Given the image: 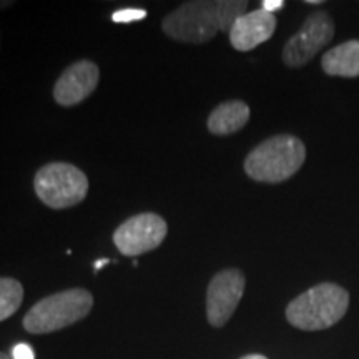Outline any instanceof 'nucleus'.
I'll list each match as a JSON object with an SVG mask.
<instances>
[{"label": "nucleus", "mask_w": 359, "mask_h": 359, "mask_svg": "<svg viewBox=\"0 0 359 359\" xmlns=\"http://www.w3.org/2000/svg\"><path fill=\"white\" fill-rule=\"evenodd\" d=\"M248 12L245 0H191L182 4L161 22L170 39L183 43H206L218 32L230 34L235 22Z\"/></svg>", "instance_id": "obj_1"}, {"label": "nucleus", "mask_w": 359, "mask_h": 359, "mask_svg": "<svg viewBox=\"0 0 359 359\" xmlns=\"http://www.w3.org/2000/svg\"><path fill=\"white\" fill-rule=\"evenodd\" d=\"M306 160V147L293 135H275L259 143L245 160V173L259 183H281Z\"/></svg>", "instance_id": "obj_2"}, {"label": "nucleus", "mask_w": 359, "mask_h": 359, "mask_svg": "<svg viewBox=\"0 0 359 359\" xmlns=\"http://www.w3.org/2000/svg\"><path fill=\"white\" fill-rule=\"evenodd\" d=\"M349 306V293L334 283H321L296 296L286 308V320L303 331H321L336 325Z\"/></svg>", "instance_id": "obj_3"}, {"label": "nucleus", "mask_w": 359, "mask_h": 359, "mask_svg": "<svg viewBox=\"0 0 359 359\" xmlns=\"http://www.w3.org/2000/svg\"><path fill=\"white\" fill-rule=\"evenodd\" d=\"M93 308V296L83 288H72L42 298L29 309L24 327L30 334H48L88 316Z\"/></svg>", "instance_id": "obj_4"}, {"label": "nucleus", "mask_w": 359, "mask_h": 359, "mask_svg": "<svg viewBox=\"0 0 359 359\" xmlns=\"http://www.w3.org/2000/svg\"><path fill=\"white\" fill-rule=\"evenodd\" d=\"M39 200L52 210H65L82 203L88 193V178L75 165L55 161L43 165L34 177Z\"/></svg>", "instance_id": "obj_5"}, {"label": "nucleus", "mask_w": 359, "mask_h": 359, "mask_svg": "<svg viewBox=\"0 0 359 359\" xmlns=\"http://www.w3.org/2000/svg\"><path fill=\"white\" fill-rule=\"evenodd\" d=\"M168 224L156 213H140L125 219L114 233V243L123 257H140L154 251L167 238Z\"/></svg>", "instance_id": "obj_6"}, {"label": "nucleus", "mask_w": 359, "mask_h": 359, "mask_svg": "<svg viewBox=\"0 0 359 359\" xmlns=\"http://www.w3.org/2000/svg\"><path fill=\"white\" fill-rule=\"evenodd\" d=\"M334 37V24L325 11L309 13L302 29L286 42L283 48V62L291 69L306 65L311 58L326 47Z\"/></svg>", "instance_id": "obj_7"}, {"label": "nucleus", "mask_w": 359, "mask_h": 359, "mask_svg": "<svg viewBox=\"0 0 359 359\" xmlns=\"http://www.w3.org/2000/svg\"><path fill=\"white\" fill-rule=\"evenodd\" d=\"M246 278L236 268L222 269L210 281L206 290V318L213 327H222L230 321L243 298Z\"/></svg>", "instance_id": "obj_8"}, {"label": "nucleus", "mask_w": 359, "mask_h": 359, "mask_svg": "<svg viewBox=\"0 0 359 359\" xmlns=\"http://www.w3.org/2000/svg\"><path fill=\"white\" fill-rule=\"evenodd\" d=\"M100 69L92 60H79L67 67L53 85V98L58 105L74 107L95 92Z\"/></svg>", "instance_id": "obj_9"}, {"label": "nucleus", "mask_w": 359, "mask_h": 359, "mask_svg": "<svg viewBox=\"0 0 359 359\" xmlns=\"http://www.w3.org/2000/svg\"><path fill=\"white\" fill-rule=\"evenodd\" d=\"M276 17L263 8L246 12L230 30V43L238 52H250L273 37L276 30Z\"/></svg>", "instance_id": "obj_10"}, {"label": "nucleus", "mask_w": 359, "mask_h": 359, "mask_svg": "<svg viewBox=\"0 0 359 359\" xmlns=\"http://www.w3.org/2000/svg\"><path fill=\"white\" fill-rule=\"evenodd\" d=\"M250 107L241 100H228L219 103L208 120L206 127L213 135H231L240 132L250 120Z\"/></svg>", "instance_id": "obj_11"}, {"label": "nucleus", "mask_w": 359, "mask_h": 359, "mask_svg": "<svg viewBox=\"0 0 359 359\" xmlns=\"http://www.w3.org/2000/svg\"><path fill=\"white\" fill-rule=\"evenodd\" d=\"M321 67L331 77H359V40H349L327 50L321 58Z\"/></svg>", "instance_id": "obj_12"}, {"label": "nucleus", "mask_w": 359, "mask_h": 359, "mask_svg": "<svg viewBox=\"0 0 359 359\" xmlns=\"http://www.w3.org/2000/svg\"><path fill=\"white\" fill-rule=\"evenodd\" d=\"M24 302V286L15 278L0 276V321L13 316Z\"/></svg>", "instance_id": "obj_13"}, {"label": "nucleus", "mask_w": 359, "mask_h": 359, "mask_svg": "<svg viewBox=\"0 0 359 359\" xmlns=\"http://www.w3.org/2000/svg\"><path fill=\"white\" fill-rule=\"evenodd\" d=\"M145 17H147V11H143V8L128 7V8H120V11H116L114 15H111V20L116 22V24H130V22L143 20Z\"/></svg>", "instance_id": "obj_14"}, {"label": "nucleus", "mask_w": 359, "mask_h": 359, "mask_svg": "<svg viewBox=\"0 0 359 359\" xmlns=\"http://www.w3.org/2000/svg\"><path fill=\"white\" fill-rule=\"evenodd\" d=\"M12 359H35L34 349L29 344L20 343L12 349Z\"/></svg>", "instance_id": "obj_15"}, {"label": "nucleus", "mask_w": 359, "mask_h": 359, "mask_svg": "<svg viewBox=\"0 0 359 359\" xmlns=\"http://www.w3.org/2000/svg\"><path fill=\"white\" fill-rule=\"evenodd\" d=\"M283 7H285V2H283V0H263L262 4L263 11L273 13V15H275L276 11H281Z\"/></svg>", "instance_id": "obj_16"}, {"label": "nucleus", "mask_w": 359, "mask_h": 359, "mask_svg": "<svg viewBox=\"0 0 359 359\" xmlns=\"http://www.w3.org/2000/svg\"><path fill=\"white\" fill-rule=\"evenodd\" d=\"M12 6H13L12 0H0V11H4V8H8Z\"/></svg>", "instance_id": "obj_17"}, {"label": "nucleus", "mask_w": 359, "mask_h": 359, "mask_svg": "<svg viewBox=\"0 0 359 359\" xmlns=\"http://www.w3.org/2000/svg\"><path fill=\"white\" fill-rule=\"evenodd\" d=\"M240 359H268V358L263 356V354H246V356L240 358Z\"/></svg>", "instance_id": "obj_18"}, {"label": "nucleus", "mask_w": 359, "mask_h": 359, "mask_svg": "<svg viewBox=\"0 0 359 359\" xmlns=\"http://www.w3.org/2000/svg\"><path fill=\"white\" fill-rule=\"evenodd\" d=\"M109 262H110V259H105V258H103V259H98V262L95 263V269H97V271H98V269H100L102 266H105V264L109 263Z\"/></svg>", "instance_id": "obj_19"}, {"label": "nucleus", "mask_w": 359, "mask_h": 359, "mask_svg": "<svg viewBox=\"0 0 359 359\" xmlns=\"http://www.w3.org/2000/svg\"><path fill=\"white\" fill-rule=\"evenodd\" d=\"M306 4H311V6H320V4H323V0H306Z\"/></svg>", "instance_id": "obj_20"}, {"label": "nucleus", "mask_w": 359, "mask_h": 359, "mask_svg": "<svg viewBox=\"0 0 359 359\" xmlns=\"http://www.w3.org/2000/svg\"><path fill=\"white\" fill-rule=\"evenodd\" d=\"M0 359H12V358L8 356L7 353H2V351H0Z\"/></svg>", "instance_id": "obj_21"}]
</instances>
